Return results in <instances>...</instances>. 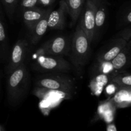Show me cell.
Masks as SVG:
<instances>
[{
	"label": "cell",
	"mask_w": 131,
	"mask_h": 131,
	"mask_svg": "<svg viewBox=\"0 0 131 131\" xmlns=\"http://www.w3.org/2000/svg\"><path fill=\"white\" fill-rule=\"evenodd\" d=\"M0 93H1V78H0Z\"/></svg>",
	"instance_id": "cell-29"
},
{
	"label": "cell",
	"mask_w": 131,
	"mask_h": 131,
	"mask_svg": "<svg viewBox=\"0 0 131 131\" xmlns=\"http://www.w3.org/2000/svg\"><path fill=\"white\" fill-rule=\"evenodd\" d=\"M106 10L107 6L105 1H102L97 6V10L95 17V31L93 40H95L100 35L102 29L104 26L106 18Z\"/></svg>",
	"instance_id": "cell-15"
},
{
	"label": "cell",
	"mask_w": 131,
	"mask_h": 131,
	"mask_svg": "<svg viewBox=\"0 0 131 131\" xmlns=\"http://www.w3.org/2000/svg\"><path fill=\"white\" fill-rule=\"evenodd\" d=\"M10 44L3 19L0 18V62H5L10 55Z\"/></svg>",
	"instance_id": "cell-16"
},
{
	"label": "cell",
	"mask_w": 131,
	"mask_h": 131,
	"mask_svg": "<svg viewBox=\"0 0 131 131\" xmlns=\"http://www.w3.org/2000/svg\"><path fill=\"white\" fill-rule=\"evenodd\" d=\"M131 42H127L124 49L110 61L114 71L117 72H124L130 65L131 59Z\"/></svg>",
	"instance_id": "cell-10"
},
{
	"label": "cell",
	"mask_w": 131,
	"mask_h": 131,
	"mask_svg": "<svg viewBox=\"0 0 131 131\" xmlns=\"http://www.w3.org/2000/svg\"><path fill=\"white\" fill-rule=\"evenodd\" d=\"M106 131H118L115 123H108L107 124V126H106Z\"/></svg>",
	"instance_id": "cell-25"
},
{
	"label": "cell",
	"mask_w": 131,
	"mask_h": 131,
	"mask_svg": "<svg viewBox=\"0 0 131 131\" xmlns=\"http://www.w3.org/2000/svg\"><path fill=\"white\" fill-rule=\"evenodd\" d=\"M35 85L38 88L70 95L75 89V80L65 73H46L37 77Z\"/></svg>",
	"instance_id": "cell-3"
},
{
	"label": "cell",
	"mask_w": 131,
	"mask_h": 131,
	"mask_svg": "<svg viewBox=\"0 0 131 131\" xmlns=\"http://www.w3.org/2000/svg\"><path fill=\"white\" fill-rule=\"evenodd\" d=\"M1 5L3 6L6 15L10 21L14 19V14L16 10L19 0H1Z\"/></svg>",
	"instance_id": "cell-20"
},
{
	"label": "cell",
	"mask_w": 131,
	"mask_h": 131,
	"mask_svg": "<svg viewBox=\"0 0 131 131\" xmlns=\"http://www.w3.org/2000/svg\"><path fill=\"white\" fill-rule=\"evenodd\" d=\"M29 82L30 74L25 63L7 74L6 92L10 104L15 106L23 99L29 88Z\"/></svg>",
	"instance_id": "cell-1"
},
{
	"label": "cell",
	"mask_w": 131,
	"mask_h": 131,
	"mask_svg": "<svg viewBox=\"0 0 131 131\" xmlns=\"http://www.w3.org/2000/svg\"><path fill=\"white\" fill-rule=\"evenodd\" d=\"M119 21H120V25L121 26H129L131 22V8L130 6L129 5L127 8H125L121 12L120 18H119Z\"/></svg>",
	"instance_id": "cell-21"
},
{
	"label": "cell",
	"mask_w": 131,
	"mask_h": 131,
	"mask_svg": "<svg viewBox=\"0 0 131 131\" xmlns=\"http://www.w3.org/2000/svg\"><path fill=\"white\" fill-rule=\"evenodd\" d=\"M110 79L119 88H130L131 75L125 72H116L111 75Z\"/></svg>",
	"instance_id": "cell-18"
},
{
	"label": "cell",
	"mask_w": 131,
	"mask_h": 131,
	"mask_svg": "<svg viewBox=\"0 0 131 131\" xmlns=\"http://www.w3.org/2000/svg\"><path fill=\"white\" fill-rule=\"evenodd\" d=\"M32 67L42 73H67L70 71L72 65L63 57L51 55H38Z\"/></svg>",
	"instance_id": "cell-4"
},
{
	"label": "cell",
	"mask_w": 131,
	"mask_h": 131,
	"mask_svg": "<svg viewBox=\"0 0 131 131\" xmlns=\"http://www.w3.org/2000/svg\"><path fill=\"white\" fill-rule=\"evenodd\" d=\"M116 109V107L114 106L110 100L105 101L104 102H100L97 113L99 116H100L101 118H103L105 121L110 123L111 120L113 119Z\"/></svg>",
	"instance_id": "cell-17"
},
{
	"label": "cell",
	"mask_w": 131,
	"mask_h": 131,
	"mask_svg": "<svg viewBox=\"0 0 131 131\" xmlns=\"http://www.w3.org/2000/svg\"><path fill=\"white\" fill-rule=\"evenodd\" d=\"M72 37L61 35L45 42L37 50V55L44 54L63 57L69 54Z\"/></svg>",
	"instance_id": "cell-5"
},
{
	"label": "cell",
	"mask_w": 131,
	"mask_h": 131,
	"mask_svg": "<svg viewBox=\"0 0 131 131\" xmlns=\"http://www.w3.org/2000/svg\"><path fill=\"white\" fill-rule=\"evenodd\" d=\"M91 43L78 24L72 36L69 52L70 61L78 69L83 68L88 62L90 54Z\"/></svg>",
	"instance_id": "cell-2"
},
{
	"label": "cell",
	"mask_w": 131,
	"mask_h": 131,
	"mask_svg": "<svg viewBox=\"0 0 131 131\" xmlns=\"http://www.w3.org/2000/svg\"><path fill=\"white\" fill-rule=\"evenodd\" d=\"M131 88H120L110 101L116 108H125L130 106L131 102Z\"/></svg>",
	"instance_id": "cell-13"
},
{
	"label": "cell",
	"mask_w": 131,
	"mask_h": 131,
	"mask_svg": "<svg viewBox=\"0 0 131 131\" xmlns=\"http://www.w3.org/2000/svg\"><path fill=\"white\" fill-rule=\"evenodd\" d=\"M0 131H5V129H4L3 127L1 126V125H0Z\"/></svg>",
	"instance_id": "cell-28"
},
{
	"label": "cell",
	"mask_w": 131,
	"mask_h": 131,
	"mask_svg": "<svg viewBox=\"0 0 131 131\" xmlns=\"http://www.w3.org/2000/svg\"><path fill=\"white\" fill-rule=\"evenodd\" d=\"M1 2L0 0V18L3 19V12H2V6H1Z\"/></svg>",
	"instance_id": "cell-27"
},
{
	"label": "cell",
	"mask_w": 131,
	"mask_h": 131,
	"mask_svg": "<svg viewBox=\"0 0 131 131\" xmlns=\"http://www.w3.org/2000/svg\"><path fill=\"white\" fill-rule=\"evenodd\" d=\"M108 78L107 75L105 74H99L95 78L91 83V88L92 91H94L95 94H98L101 92L102 88L107 83Z\"/></svg>",
	"instance_id": "cell-19"
},
{
	"label": "cell",
	"mask_w": 131,
	"mask_h": 131,
	"mask_svg": "<svg viewBox=\"0 0 131 131\" xmlns=\"http://www.w3.org/2000/svg\"><path fill=\"white\" fill-rule=\"evenodd\" d=\"M51 12V9H49L46 15L35 24L33 28L29 31L31 33L30 35V42L32 45L37 44L38 41L41 39L43 35L46 33L48 24H47V19H48L49 14Z\"/></svg>",
	"instance_id": "cell-12"
},
{
	"label": "cell",
	"mask_w": 131,
	"mask_h": 131,
	"mask_svg": "<svg viewBox=\"0 0 131 131\" xmlns=\"http://www.w3.org/2000/svg\"><path fill=\"white\" fill-rule=\"evenodd\" d=\"M68 14L71 17V24L74 26L81 16L86 0H63Z\"/></svg>",
	"instance_id": "cell-14"
},
{
	"label": "cell",
	"mask_w": 131,
	"mask_h": 131,
	"mask_svg": "<svg viewBox=\"0 0 131 131\" xmlns=\"http://www.w3.org/2000/svg\"><path fill=\"white\" fill-rule=\"evenodd\" d=\"M68 14L66 5L63 0L60 1L59 7L50 12L47 19L48 28L52 29H61L65 26L66 15Z\"/></svg>",
	"instance_id": "cell-9"
},
{
	"label": "cell",
	"mask_w": 131,
	"mask_h": 131,
	"mask_svg": "<svg viewBox=\"0 0 131 131\" xmlns=\"http://www.w3.org/2000/svg\"><path fill=\"white\" fill-rule=\"evenodd\" d=\"M96 10L97 6L91 0H86L79 24L91 42L93 40L94 37Z\"/></svg>",
	"instance_id": "cell-7"
},
{
	"label": "cell",
	"mask_w": 131,
	"mask_h": 131,
	"mask_svg": "<svg viewBox=\"0 0 131 131\" xmlns=\"http://www.w3.org/2000/svg\"><path fill=\"white\" fill-rule=\"evenodd\" d=\"M127 42L125 40L117 37L116 39L113 40L104 49L99 52L97 56V61L99 63L110 62L125 47Z\"/></svg>",
	"instance_id": "cell-8"
},
{
	"label": "cell",
	"mask_w": 131,
	"mask_h": 131,
	"mask_svg": "<svg viewBox=\"0 0 131 131\" xmlns=\"http://www.w3.org/2000/svg\"><path fill=\"white\" fill-rule=\"evenodd\" d=\"M38 0H20V6L22 10L31 8L38 6Z\"/></svg>",
	"instance_id": "cell-23"
},
{
	"label": "cell",
	"mask_w": 131,
	"mask_h": 131,
	"mask_svg": "<svg viewBox=\"0 0 131 131\" xmlns=\"http://www.w3.org/2000/svg\"><path fill=\"white\" fill-rule=\"evenodd\" d=\"M55 0H38V5H41L42 6H49L52 5Z\"/></svg>",
	"instance_id": "cell-24"
},
{
	"label": "cell",
	"mask_w": 131,
	"mask_h": 131,
	"mask_svg": "<svg viewBox=\"0 0 131 131\" xmlns=\"http://www.w3.org/2000/svg\"><path fill=\"white\" fill-rule=\"evenodd\" d=\"M29 42L26 38L17 40L12 49L10 51L8 59V65H6L5 69L6 74H9L19 66L25 63L26 58L29 51Z\"/></svg>",
	"instance_id": "cell-6"
},
{
	"label": "cell",
	"mask_w": 131,
	"mask_h": 131,
	"mask_svg": "<svg viewBox=\"0 0 131 131\" xmlns=\"http://www.w3.org/2000/svg\"><path fill=\"white\" fill-rule=\"evenodd\" d=\"M48 10L49 9L38 6L23 10L22 17L23 21L29 31H31L36 23L46 15Z\"/></svg>",
	"instance_id": "cell-11"
},
{
	"label": "cell",
	"mask_w": 131,
	"mask_h": 131,
	"mask_svg": "<svg viewBox=\"0 0 131 131\" xmlns=\"http://www.w3.org/2000/svg\"><path fill=\"white\" fill-rule=\"evenodd\" d=\"M118 37L122 38V39L125 40L127 42H129L130 41L131 38V29L130 26H127L125 27L124 29H122L118 34L117 35Z\"/></svg>",
	"instance_id": "cell-22"
},
{
	"label": "cell",
	"mask_w": 131,
	"mask_h": 131,
	"mask_svg": "<svg viewBox=\"0 0 131 131\" xmlns=\"http://www.w3.org/2000/svg\"><path fill=\"white\" fill-rule=\"evenodd\" d=\"M91 1H92V2H93V3L97 6L100 3H102V1H104V0H91Z\"/></svg>",
	"instance_id": "cell-26"
}]
</instances>
